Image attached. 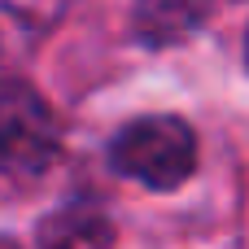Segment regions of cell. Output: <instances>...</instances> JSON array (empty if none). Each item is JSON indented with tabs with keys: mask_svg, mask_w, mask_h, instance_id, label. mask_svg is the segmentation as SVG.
Returning a JSON list of instances; mask_svg holds the SVG:
<instances>
[{
	"mask_svg": "<svg viewBox=\"0 0 249 249\" xmlns=\"http://www.w3.org/2000/svg\"><path fill=\"white\" fill-rule=\"evenodd\" d=\"M0 249H18V245H13V241H4V236H0Z\"/></svg>",
	"mask_w": 249,
	"mask_h": 249,
	"instance_id": "5",
	"label": "cell"
},
{
	"mask_svg": "<svg viewBox=\"0 0 249 249\" xmlns=\"http://www.w3.org/2000/svg\"><path fill=\"white\" fill-rule=\"evenodd\" d=\"M61 153V131L44 96L18 79H0V175L31 179Z\"/></svg>",
	"mask_w": 249,
	"mask_h": 249,
	"instance_id": "2",
	"label": "cell"
},
{
	"mask_svg": "<svg viewBox=\"0 0 249 249\" xmlns=\"http://www.w3.org/2000/svg\"><path fill=\"white\" fill-rule=\"evenodd\" d=\"M214 0H136L131 13V31L140 44H175L184 35H193L206 18H210Z\"/></svg>",
	"mask_w": 249,
	"mask_h": 249,
	"instance_id": "3",
	"label": "cell"
},
{
	"mask_svg": "<svg viewBox=\"0 0 249 249\" xmlns=\"http://www.w3.org/2000/svg\"><path fill=\"white\" fill-rule=\"evenodd\" d=\"M245 57H249V35H245Z\"/></svg>",
	"mask_w": 249,
	"mask_h": 249,
	"instance_id": "6",
	"label": "cell"
},
{
	"mask_svg": "<svg viewBox=\"0 0 249 249\" xmlns=\"http://www.w3.org/2000/svg\"><path fill=\"white\" fill-rule=\"evenodd\" d=\"M39 249H114V223L96 206L70 201L39 223Z\"/></svg>",
	"mask_w": 249,
	"mask_h": 249,
	"instance_id": "4",
	"label": "cell"
},
{
	"mask_svg": "<svg viewBox=\"0 0 249 249\" xmlns=\"http://www.w3.org/2000/svg\"><path fill=\"white\" fill-rule=\"evenodd\" d=\"M109 162L118 175L144 188H179L197 166V136L184 118H171V114L136 118L114 136Z\"/></svg>",
	"mask_w": 249,
	"mask_h": 249,
	"instance_id": "1",
	"label": "cell"
}]
</instances>
